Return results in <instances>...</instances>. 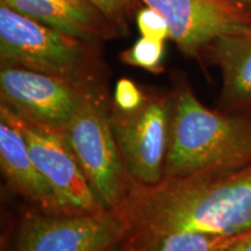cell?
<instances>
[{"label":"cell","mask_w":251,"mask_h":251,"mask_svg":"<svg viewBox=\"0 0 251 251\" xmlns=\"http://www.w3.org/2000/svg\"><path fill=\"white\" fill-rule=\"evenodd\" d=\"M165 41L141 37L130 48L124 50L120 54V59L130 67L141 68L152 74H159L164 70Z\"/></svg>","instance_id":"14"},{"label":"cell","mask_w":251,"mask_h":251,"mask_svg":"<svg viewBox=\"0 0 251 251\" xmlns=\"http://www.w3.org/2000/svg\"><path fill=\"white\" fill-rule=\"evenodd\" d=\"M251 164V114L207 108L187 86L171 100L164 177L225 171Z\"/></svg>","instance_id":"2"},{"label":"cell","mask_w":251,"mask_h":251,"mask_svg":"<svg viewBox=\"0 0 251 251\" xmlns=\"http://www.w3.org/2000/svg\"><path fill=\"white\" fill-rule=\"evenodd\" d=\"M170 117L168 97H150L131 112L112 107L113 133L126 170L135 183L155 184L163 178Z\"/></svg>","instance_id":"7"},{"label":"cell","mask_w":251,"mask_h":251,"mask_svg":"<svg viewBox=\"0 0 251 251\" xmlns=\"http://www.w3.org/2000/svg\"><path fill=\"white\" fill-rule=\"evenodd\" d=\"M122 31L127 28V20L136 7V0H87Z\"/></svg>","instance_id":"16"},{"label":"cell","mask_w":251,"mask_h":251,"mask_svg":"<svg viewBox=\"0 0 251 251\" xmlns=\"http://www.w3.org/2000/svg\"><path fill=\"white\" fill-rule=\"evenodd\" d=\"M113 211L125 229L122 251H157L177 234L251 231V164L225 171L133 181Z\"/></svg>","instance_id":"1"},{"label":"cell","mask_w":251,"mask_h":251,"mask_svg":"<svg viewBox=\"0 0 251 251\" xmlns=\"http://www.w3.org/2000/svg\"><path fill=\"white\" fill-rule=\"evenodd\" d=\"M0 165L6 181L35 209L52 214L67 213L50 184L39 171L17 128L0 119Z\"/></svg>","instance_id":"11"},{"label":"cell","mask_w":251,"mask_h":251,"mask_svg":"<svg viewBox=\"0 0 251 251\" xmlns=\"http://www.w3.org/2000/svg\"><path fill=\"white\" fill-rule=\"evenodd\" d=\"M158 11L170 27V40L197 57L219 37L251 27V18L229 0H141Z\"/></svg>","instance_id":"9"},{"label":"cell","mask_w":251,"mask_h":251,"mask_svg":"<svg viewBox=\"0 0 251 251\" xmlns=\"http://www.w3.org/2000/svg\"><path fill=\"white\" fill-rule=\"evenodd\" d=\"M207 50L221 70L226 107L250 114L251 27L219 37Z\"/></svg>","instance_id":"12"},{"label":"cell","mask_w":251,"mask_h":251,"mask_svg":"<svg viewBox=\"0 0 251 251\" xmlns=\"http://www.w3.org/2000/svg\"><path fill=\"white\" fill-rule=\"evenodd\" d=\"M62 131L94 193L113 211L134 180L119 151L105 93L87 96Z\"/></svg>","instance_id":"4"},{"label":"cell","mask_w":251,"mask_h":251,"mask_svg":"<svg viewBox=\"0 0 251 251\" xmlns=\"http://www.w3.org/2000/svg\"><path fill=\"white\" fill-rule=\"evenodd\" d=\"M226 251H251V231L247 233L240 241H237Z\"/></svg>","instance_id":"18"},{"label":"cell","mask_w":251,"mask_h":251,"mask_svg":"<svg viewBox=\"0 0 251 251\" xmlns=\"http://www.w3.org/2000/svg\"><path fill=\"white\" fill-rule=\"evenodd\" d=\"M229 1L233 2L238 9L251 18V0H229Z\"/></svg>","instance_id":"19"},{"label":"cell","mask_w":251,"mask_h":251,"mask_svg":"<svg viewBox=\"0 0 251 251\" xmlns=\"http://www.w3.org/2000/svg\"><path fill=\"white\" fill-rule=\"evenodd\" d=\"M249 233V231H248ZM215 235L201 233L177 234L166 238L157 251H226L244 235Z\"/></svg>","instance_id":"13"},{"label":"cell","mask_w":251,"mask_h":251,"mask_svg":"<svg viewBox=\"0 0 251 251\" xmlns=\"http://www.w3.org/2000/svg\"><path fill=\"white\" fill-rule=\"evenodd\" d=\"M136 25L143 37L161 41L170 39V27L166 19L149 6L137 11Z\"/></svg>","instance_id":"15"},{"label":"cell","mask_w":251,"mask_h":251,"mask_svg":"<svg viewBox=\"0 0 251 251\" xmlns=\"http://www.w3.org/2000/svg\"><path fill=\"white\" fill-rule=\"evenodd\" d=\"M0 4L50 28L91 42L117 36L120 31L87 0H0Z\"/></svg>","instance_id":"10"},{"label":"cell","mask_w":251,"mask_h":251,"mask_svg":"<svg viewBox=\"0 0 251 251\" xmlns=\"http://www.w3.org/2000/svg\"><path fill=\"white\" fill-rule=\"evenodd\" d=\"M146 99V96L133 80L122 78L115 86L113 106H115L120 111L131 112L141 107Z\"/></svg>","instance_id":"17"},{"label":"cell","mask_w":251,"mask_h":251,"mask_svg":"<svg viewBox=\"0 0 251 251\" xmlns=\"http://www.w3.org/2000/svg\"><path fill=\"white\" fill-rule=\"evenodd\" d=\"M94 43L50 28L0 4L1 67L50 75L80 89L102 92Z\"/></svg>","instance_id":"3"},{"label":"cell","mask_w":251,"mask_h":251,"mask_svg":"<svg viewBox=\"0 0 251 251\" xmlns=\"http://www.w3.org/2000/svg\"><path fill=\"white\" fill-rule=\"evenodd\" d=\"M125 229L114 211L25 215L14 251H112L121 247Z\"/></svg>","instance_id":"6"},{"label":"cell","mask_w":251,"mask_h":251,"mask_svg":"<svg viewBox=\"0 0 251 251\" xmlns=\"http://www.w3.org/2000/svg\"><path fill=\"white\" fill-rule=\"evenodd\" d=\"M0 119L20 131L28 151L67 213L106 209L81 171L62 129L31 120L1 102Z\"/></svg>","instance_id":"5"},{"label":"cell","mask_w":251,"mask_h":251,"mask_svg":"<svg viewBox=\"0 0 251 251\" xmlns=\"http://www.w3.org/2000/svg\"><path fill=\"white\" fill-rule=\"evenodd\" d=\"M1 102L42 124L63 129L92 91L61 78L18 67H1Z\"/></svg>","instance_id":"8"}]
</instances>
